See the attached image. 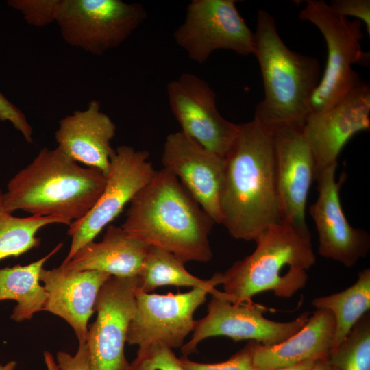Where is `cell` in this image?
I'll list each match as a JSON object with an SVG mask.
<instances>
[{
    "instance_id": "obj_22",
    "label": "cell",
    "mask_w": 370,
    "mask_h": 370,
    "mask_svg": "<svg viewBox=\"0 0 370 370\" xmlns=\"http://www.w3.org/2000/svg\"><path fill=\"white\" fill-rule=\"evenodd\" d=\"M63 246L58 244L49 254L27 265L0 269V301L12 299L17 302L11 319L21 322L43 311L47 293L40 284V275L44 264Z\"/></svg>"
},
{
    "instance_id": "obj_14",
    "label": "cell",
    "mask_w": 370,
    "mask_h": 370,
    "mask_svg": "<svg viewBox=\"0 0 370 370\" xmlns=\"http://www.w3.org/2000/svg\"><path fill=\"white\" fill-rule=\"evenodd\" d=\"M369 129L370 86L363 81L334 105L311 112L302 130L315 160L317 173L337 164L347 143L357 133Z\"/></svg>"
},
{
    "instance_id": "obj_3",
    "label": "cell",
    "mask_w": 370,
    "mask_h": 370,
    "mask_svg": "<svg viewBox=\"0 0 370 370\" xmlns=\"http://www.w3.org/2000/svg\"><path fill=\"white\" fill-rule=\"evenodd\" d=\"M106 183L100 170L81 166L58 146L44 147L8 182L3 202L11 214L21 210L72 223L92 209Z\"/></svg>"
},
{
    "instance_id": "obj_16",
    "label": "cell",
    "mask_w": 370,
    "mask_h": 370,
    "mask_svg": "<svg viewBox=\"0 0 370 370\" xmlns=\"http://www.w3.org/2000/svg\"><path fill=\"white\" fill-rule=\"evenodd\" d=\"M302 128L288 127L271 132L282 222L308 230L306 206L317 168Z\"/></svg>"
},
{
    "instance_id": "obj_27",
    "label": "cell",
    "mask_w": 370,
    "mask_h": 370,
    "mask_svg": "<svg viewBox=\"0 0 370 370\" xmlns=\"http://www.w3.org/2000/svg\"><path fill=\"white\" fill-rule=\"evenodd\" d=\"M128 370H184L172 349L160 343L138 347Z\"/></svg>"
},
{
    "instance_id": "obj_35",
    "label": "cell",
    "mask_w": 370,
    "mask_h": 370,
    "mask_svg": "<svg viewBox=\"0 0 370 370\" xmlns=\"http://www.w3.org/2000/svg\"><path fill=\"white\" fill-rule=\"evenodd\" d=\"M43 356L47 370H60L56 361L49 352L45 351Z\"/></svg>"
},
{
    "instance_id": "obj_10",
    "label": "cell",
    "mask_w": 370,
    "mask_h": 370,
    "mask_svg": "<svg viewBox=\"0 0 370 370\" xmlns=\"http://www.w3.org/2000/svg\"><path fill=\"white\" fill-rule=\"evenodd\" d=\"M267 310L266 306L252 300L231 301L223 292L217 290L208 303L207 314L195 321L191 339L182 345L183 356L196 352L201 341L213 336L276 344L299 331L309 318V313L304 312L291 321H275L264 317Z\"/></svg>"
},
{
    "instance_id": "obj_7",
    "label": "cell",
    "mask_w": 370,
    "mask_h": 370,
    "mask_svg": "<svg viewBox=\"0 0 370 370\" xmlns=\"http://www.w3.org/2000/svg\"><path fill=\"white\" fill-rule=\"evenodd\" d=\"M140 3L61 0L56 23L69 45L101 56L121 45L147 18Z\"/></svg>"
},
{
    "instance_id": "obj_20",
    "label": "cell",
    "mask_w": 370,
    "mask_h": 370,
    "mask_svg": "<svg viewBox=\"0 0 370 370\" xmlns=\"http://www.w3.org/2000/svg\"><path fill=\"white\" fill-rule=\"evenodd\" d=\"M334 332L332 313L317 309L299 331L280 343L268 345L250 341L254 366L256 370H273L308 360L328 358Z\"/></svg>"
},
{
    "instance_id": "obj_32",
    "label": "cell",
    "mask_w": 370,
    "mask_h": 370,
    "mask_svg": "<svg viewBox=\"0 0 370 370\" xmlns=\"http://www.w3.org/2000/svg\"><path fill=\"white\" fill-rule=\"evenodd\" d=\"M56 359L60 370H95L86 342L79 343L74 355L64 351L57 352Z\"/></svg>"
},
{
    "instance_id": "obj_28",
    "label": "cell",
    "mask_w": 370,
    "mask_h": 370,
    "mask_svg": "<svg viewBox=\"0 0 370 370\" xmlns=\"http://www.w3.org/2000/svg\"><path fill=\"white\" fill-rule=\"evenodd\" d=\"M61 0H9V6L18 10L27 24L42 27L56 22Z\"/></svg>"
},
{
    "instance_id": "obj_24",
    "label": "cell",
    "mask_w": 370,
    "mask_h": 370,
    "mask_svg": "<svg viewBox=\"0 0 370 370\" xmlns=\"http://www.w3.org/2000/svg\"><path fill=\"white\" fill-rule=\"evenodd\" d=\"M317 309L330 311L335 320L332 350L346 338L356 323L370 309V269L360 271L356 282L349 288L312 301Z\"/></svg>"
},
{
    "instance_id": "obj_6",
    "label": "cell",
    "mask_w": 370,
    "mask_h": 370,
    "mask_svg": "<svg viewBox=\"0 0 370 370\" xmlns=\"http://www.w3.org/2000/svg\"><path fill=\"white\" fill-rule=\"evenodd\" d=\"M299 17L314 24L327 45L325 71L310 100L311 112H319L336 103L362 81L353 66L367 64L369 57L360 45L361 22L338 15L325 1H307Z\"/></svg>"
},
{
    "instance_id": "obj_26",
    "label": "cell",
    "mask_w": 370,
    "mask_h": 370,
    "mask_svg": "<svg viewBox=\"0 0 370 370\" xmlns=\"http://www.w3.org/2000/svg\"><path fill=\"white\" fill-rule=\"evenodd\" d=\"M337 370H370V314L366 313L329 356Z\"/></svg>"
},
{
    "instance_id": "obj_13",
    "label": "cell",
    "mask_w": 370,
    "mask_h": 370,
    "mask_svg": "<svg viewBox=\"0 0 370 370\" xmlns=\"http://www.w3.org/2000/svg\"><path fill=\"white\" fill-rule=\"evenodd\" d=\"M166 92L180 131L224 158L236 136L238 124L220 114L216 94L210 85L197 75L185 73L169 82Z\"/></svg>"
},
{
    "instance_id": "obj_17",
    "label": "cell",
    "mask_w": 370,
    "mask_h": 370,
    "mask_svg": "<svg viewBox=\"0 0 370 370\" xmlns=\"http://www.w3.org/2000/svg\"><path fill=\"white\" fill-rule=\"evenodd\" d=\"M162 163L215 223L221 224L219 197L224 158L206 149L179 131L166 136Z\"/></svg>"
},
{
    "instance_id": "obj_30",
    "label": "cell",
    "mask_w": 370,
    "mask_h": 370,
    "mask_svg": "<svg viewBox=\"0 0 370 370\" xmlns=\"http://www.w3.org/2000/svg\"><path fill=\"white\" fill-rule=\"evenodd\" d=\"M331 9L338 15L347 18L352 16L365 25L370 35V1L369 0H333L328 3Z\"/></svg>"
},
{
    "instance_id": "obj_11",
    "label": "cell",
    "mask_w": 370,
    "mask_h": 370,
    "mask_svg": "<svg viewBox=\"0 0 370 370\" xmlns=\"http://www.w3.org/2000/svg\"><path fill=\"white\" fill-rule=\"evenodd\" d=\"M138 278L111 276L101 286L86 343L95 370H128L125 344L136 308Z\"/></svg>"
},
{
    "instance_id": "obj_5",
    "label": "cell",
    "mask_w": 370,
    "mask_h": 370,
    "mask_svg": "<svg viewBox=\"0 0 370 370\" xmlns=\"http://www.w3.org/2000/svg\"><path fill=\"white\" fill-rule=\"evenodd\" d=\"M254 252L223 273V293L231 301L252 300L262 292L288 298L303 288L315 262L308 230L280 223L254 241Z\"/></svg>"
},
{
    "instance_id": "obj_2",
    "label": "cell",
    "mask_w": 370,
    "mask_h": 370,
    "mask_svg": "<svg viewBox=\"0 0 370 370\" xmlns=\"http://www.w3.org/2000/svg\"><path fill=\"white\" fill-rule=\"evenodd\" d=\"M214 224L179 180L162 168L131 200L121 227L185 263L207 262L212 258L209 235Z\"/></svg>"
},
{
    "instance_id": "obj_19",
    "label": "cell",
    "mask_w": 370,
    "mask_h": 370,
    "mask_svg": "<svg viewBox=\"0 0 370 370\" xmlns=\"http://www.w3.org/2000/svg\"><path fill=\"white\" fill-rule=\"evenodd\" d=\"M115 133L116 125L101 110L100 102L91 100L86 109L75 111L60 121L55 138L58 147L69 157L107 176L115 150L111 145Z\"/></svg>"
},
{
    "instance_id": "obj_36",
    "label": "cell",
    "mask_w": 370,
    "mask_h": 370,
    "mask_svg": "<svg viewBox=\"0 0 370 370\" xmlns=\"http://www.w3.org/2000/svg\"><path fill=\"white\" fill-rule=\"evenodd\" d=\"M16 362L15 360H11L5 365L0 363V370H14L16 366Z\"/></svg>"
},
{
    "instance_id": "obj_29",
    "label": "cell",
    "mask_w": 370,
    "mask_h": 370,
    "mask_svg": "<svg viewBox=\"0 0 370 370\" xmlns=\"http://www.w3.org/2000/svg\"><path fill=\"white\" fill-rule=\"evenodd\" d=\"M179 358L184 370H256L252 362L250 341L243 349L222 362L199 363L189 360L185 356Z\"/></svg>"
},
{
    "instance_id": "obj_18",
    "label": "cell",
    "mask_w": 370,
    "mask_h": 370,
    "mask_svg": "<svg viewBox=\"0 0 370 370\" xmlns=\"http://www.w3.org/2000/svg\"><path fill=\"white\" fill-rule=\"evenodd\" d=\"M110 277L98 271L71 270L62 264L49 270L42 268L40 280L47 293L43 311L64 319L79 343H85L98 294Z\"/></svg>"
},
{
    "instance_id": "obj_31",
    "label": "cell",
    "mask_w": 370,
    "mask_h": 370,
    "mask_svg": "<svg viewBox=\"0 0 370 370\" xmlns=\"http://www.w3.org/2000/svg\"><path fill=\"white\" fill-rule=\"evenodd\" d=\"M0 121H9L28 143L33 141V130L25 114L0 92Z\"/></svg>"
},
{
    "instance_id": "obj_23",
    "label": "cell",
    "mask_w": 370,
    "mask_h": 370,
    "mask_svg": "<svg viewBox=\"0 0 370 370\" xmlns=\"http://www.w3.org/2000/svg\"><path fill=\"white\" fill-rule=\"evenodd\" d=\"M184 262L161 248L149 246L143 266L137 275L138 288L145 293L162 286L204 288L214 290L221 284L223 273H216L208 280H202L189 273Z\"/></svg>"
},
{
    "instance_id": "obj_21",
    "label": "cell",
    "mask_w": 370,
    "mask_h": 370,
    "mask_svg": "<svg viewBox=\"0 0 370 370\" xmlns=\"http://www.w3.org/2000/svg\"><path fill=\"white\" fill-rule=\"evenodd\" d=\"M149 245L129 236L121 227L109 225L102 241L89 242L62 265L71 270L98 271L111 276L138 275Z\"/></svg>"
},
{
    "instance_id": "obj_8",
    "label": "cell",
    "mask_w": 370,
    "mask_h": 370,
    "mask_svg": "<svg viewBox=\"0 0 370 370\" xmlns=\"http://www.w3.org/2000/svg\"><path fill=\"white\" fill-rule=\"evenodd\" d=\"M173 38L188 58L199 64L219 49L243 56L253 54L254 49V32L234 0H192Z\"/></svg>"
},
{
    "instance_id": "obj_25",
    "label": "cell",
    "mask_w": 370,
    "mask_h": 370,
    "mask_svg": "<svg viewBox=\"0 0 370 370\" xmlns=\"http://www.w3.org/2000/svg\"><path fill=\"white\" fill-rule=\"evenodd\" d=\"M53 223L69 225L71 222L53 216L14 217L5 209L3 192L0 188V260L19 256L38 247L40 238L36 237L37 232L43 227Z\"/></svg>"
},
{
    "instance_id": "obj_15",
    "label": "cell",
    "mask_w": 370,
    "mask_h": 370,
    "mask_svg": "<svg viewBox=\"0 0 370 370\" xmlns=\"http://www.w3.org/2000/svg\"><path fill=\"white\" fill-rule=\"evenodd\" d=\"M336 166L332 164L317 173L318 197L310 206L309 213L318 232L319 254L352 267L367 255L370 237L365 230L352 227L344 214L340 188L345 175L336 181Z\"/></svg>"
},
{
    "instance_id": "obj_34",
    "label": "cell",
    "mask_w": 370,
    "mask_h": 370,
    "mask_svg": "<svg viewBox=\"0 0 370 370\" xmlns=\"http://www.w3.org/2000/svg\"><path fill=\"white\" fill-rule=\"evenodd\" d=\"M310 370H337L329 358L321 359L316 362Z\"/></svg>"
},
{
    "instance_id": "obj_4",
    "label": "cell",
    "mask_w": 370,
    "mask_h": 370,
    "mask_svg": "<svg viewBox=\"0 0 370 370\" xmlns=\"http://www.w3.org/2000/svg\"><path fill=\"white\" fill-rule=\"evenodd\" d=\"M254 55L262 77L264 96L254 119L271 132L302 127L311 113L310 100L320 77L317 58L290 49L278 34L272 15L257 14Z\"/></svg>"
},
{
    "instance_id": "obj_33",
    "label": "cell",
    "mask_w": 370,
    "mask_h": 370,
    "mask_svg": "<svg viewBox=\"0 0 370 370\" xmlns=\"http://www.w3.org/2000/svg\"><path fill=\"white\" fill-rule=\"evenodd\" d=\"M319 360H308L293 365L273 370H310Z\"/></svg>"
},
{
    "instance_id": "obj_12",
    "label": "cell",
    "mask_w": 370,
    "mask_h": 370,
    "mask_svg": "<svg viewBox=\"0 0 370 370\" xmlns=\"http://www.w3.org/2000/svg\"><path fill=\"white\" fill-rule=\"evenodd\" d=\"M216 291L197 287L186 293L160 295L145 293L137 287L127 343L138 347L152 343L171 349L182 347L194 330V312L205 302L207 295Z\"/></svg>"
},
{
    "instance_id": "obj_1",
    "label": "cell",
    "mask_w": 370,
    "mask_h": 370,
    "mask_svg": "<svg viewBox=\"0 0 370 370\" xmlns=\"http://www.w3.org/2000/svg\"><path fill=\"white\" fill-rule=\"evenodd\" d=\"M221 224L236 239L255 241L282 222L272 132L258 120L238 124L224 157Z\"/></svg>"
},
{
    "instance_id": "obj_9",
    "label": "cell",
    "mask_w": 370,
    "mask_h": 370,
    "mask_svg": "<svg viewBox=\"0 0 370 370\" xmlns=\"http://www.w3.org/2000/svg\"><path fill=\"white\" fill-rule=\"evenodd\" d=\"M149 157L147 150H136L129 145L116 147L111 157L106 186L99 198L84 217L69 225L67 234L72 240L62 263L67 262L80 248L94 241L150 181L156 170Z\"/></svg>"
}]
</instances>
